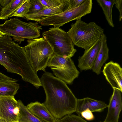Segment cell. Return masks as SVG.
<instances>
[{
	"label": "cell",
	"instance_id": "6da1fadb",
	"mask_svg": "<svg viewBox=\"0 0 122 122\" xmlns=\"http://www.w3.org/2000/svg\"><path fill=\"white\" fill-rule=\"evenodd\" d=\"M40 80L46 96L44 103L55 118L75 112L77 99L65 82L45 71Z\"/></svg>",
	"mask_w": 122,
	"mask_h": 122
},
{
	"label": "cell",
	"instance_id": "7a4b0ae2",
	"mask_svg": "<svg viewBox=\"0 0 122 122\" xmlns=\"http://www.w3.org/2000/svg\"><path fill=\"white\" fill-rule=\"evenodd\" d=\"M0 64L8 72L19 75L23 81L35 87L40 83V79L30 64L24 47L20 46L7 35L0 37Z\"/></svg>",
	"mask_w": 122,
	"mask_h": 122
},
{
	"label": "cell",
	"instance_id": "3957f363",
	"mask_svg": "<svg viewBox=\"0 0 122 122\" xmlns=\"http://www.w3.org/2000/svg\"><path fill=\"white\" fill-rule=\"evenodd\" d=\"M67 32L73 45L86 50L101 38L104 30L94 22L88 23L81 19L71 25Z\"/></svg>",
	"mask_w": 122,
	"mask_h": 122
},
{
	"label": "cell",
	"instance_id": "277c9868",
	"mask_svg": "<svg viewBox=\"0 0 122 122\" xmlns=\"http://www.w3.org/2000/svg\"><path fill=\"white\" fill-rule=\"evenodd\" d=\"M24 47L30 64L36 73L45 71L48 62L53 54V50L43 37L28 40Z\"/></svg>",
	"mask_w": 122,
	"mask_h": 122
},
{
	"label": "cell",
	"instance_id": "5b68a950",
	"mask_svg": "<svg viewBox=\"0 0 122 122\" xmlns=\"http://www.w3.org/2000/svg\"><path fill=\"white\" fill-rule=\"evenodd\" d=\"M42 26L37 22H23L16 17L6 20L0 24V30L14 39V41L20 44L25 39H32L37 38L40 36Z\"/></svg>",
	"mask_w": 122,
	"mask_h": 122
},
{
	"label": "cell",
	"instance_id": "8992f818",
	"mask_svg": "<svg viewBox=\"0 0 122 122\" xmlns=\"http://www.w3.org/2000/svg\"><path fill=\"white\" fill-rule=\"evenodd\" d=\"M42 35L52 48L53 55L71 58L76 52L67 32L59 28H50Z\"/></svg>",
	"mask_w": 122,
	"mask_h": 122
},
{
	"label": "cell",
	"instance_id": "52a82bcc",
	"mask_svg": "<svg viewBox=\"0 0 122 122\" xmlns=\"http://www.w3.org/2000/svg\"><path fill=\"white\" fill-rule=\"evenodd\" d=\"M51 68L56 77L66 84L72 83L79 74L73 61L70 58L61 60L55 67H51Z\"/></svg>",
	"mask_w": 122,
	"mask_h": 122
},
{
	"label": "cell",
	"instance_id": "ba28073f",
	"mask_svg": "<svg viewBox=\"0 0 122 122\" xmlns=\"http://www.w3.org/2000/svg\"><path fill=\"white\" fill-rule=\"evenodd\" d=\"M19 111L14 96H0V118L7 122H17Z\"/></svg>",
	"mask_w": 122,
	"mask_h": 122
},
{
	"label": "cell",
	"instance_id": "9c48e42d",
	"mask_svg": "<svg viewBox=\"0 0 122 122\" xmlns=\"http://www.w3.org/2000/svg\"><path fill=\"white\" fill-rule=\"evenodd\" d=\"M102 72L112 88L122 92V69L120 65L110 61L105 64Z\"/></svg>",
	"mask_w": 122,
	"mask_h": 122
},
{
	"label": "cell",
	"instance_id": "30bf717a",
	"mask_svg": "<svg viewBox=\"0 0 122 122\" xmlns=\"http://www.w3.org/2000/svg\"><path fill=\"white\" fill-rule=\"evenodd\" d=\"M122 93L117 89H113V94L108 105L107 115L103 122H118L122 108Z\"/></svg>",
	"mask_w": 122,
	"mask_h": 122
},
{
	"label": "cell",
	"instance_id": "8fae6325",
	"mask_svg": "<svg viewBox=\"0 0 122 122\" xmlns=\"http://www.w3.org/2000/svg\"><path fill=\"white\" fill-rule=\"evenodd\" d=\"M101 38L88 49L78 59V66L81 71L92 70L101 45Z\"/></svg>",
	"mask_w": 122,
	"mask_h": 122
},
{
	"label": "cell",
	"instance_id": "7c38bea8",
	"mask_svg": "<svg viewBox=\"0 0 122 122\" xmlns=\"http://www.w3.org/2000/svg\"><path fill=\"white\" fill-rule=\"evenodd\" d=\"M107 107L108 105L103 102L86 97L77 99L75 112L80 116L82 112L87 109L92 112H100Z\"/></svg>",
	"mask_w": 122,
	"mask_h": 122
},
{
	"label": "cell",
	"instance_id": "4fadbf2b",
	"mask_svg": "<svg viewBox=\"0 0 122 122\" xmlns=\"http://www.w3.org/2000/svg\"><path fill=\"white\" fill-rule=\"evenodd\" d=\"M33 115L44 122H56L55 118L43 103L36 101L31 102L26 106Z\"/></svg>",
	"mask_w": 122,
	"mask_h": 122
},
{
	"label": "cell",
	"instance_id": "5bb4252c",
	"mask_svg": "<svg viewBox=\"0 0 122 122\" xmlns=\"http://www.w3.org/2000/svg\"><path fill=\"white\" fill-rule=\"evenodd\" d=\"M109 48L107 43V38L105 34L101 37L100 49L92 69L97 75L100 74L101 68L109 58Z\"/></svg>",
	"mask_w": 122,
	"mask_h": 122
},
{
	"label": "cell",
	"instance_id": "9a60e30c",
	"mask_svg": "<svg viewBox=\"0 0 122 122\" xmlns=\"http://www.w3.org/2000/svg\"><path fill=\"white\" fill-rule=\"evenodd\" d=\"M69 1V0H66L64 3L57 7L46 8L35 13L26 15L25 18L27 20L34 21L62 13L67 10L68 7Z\"/></svg>",
	"mask_w": 122,
	"mask_h": 122
},
{
	"label": "cell",
	"instance_id": "2e32d148",
	"mask_svg": "<svg viewBox=\"0 0 122 122\" xmlns=\"http://www.w3.org/2000/svg\"><path fill=\"white\" fill-rule=\"evenodd\" d=\"M17 101L19 110L17 122H44L32 114L21 101Z\"/></svg>",
	"mask_w": 122,
	"mask_h": 122
},
{
	"label": "cell",
	"instance_id": "e0dca14e",
	"mask_svg": "<svg viewBox=\"0 0 122 122\" xmlns=\"http://www.w3.org/2000/svg\"><path fill=\"white\" fill-rule=\"evenodd\" d=\"M98 4L102 8L106 19L111 27L114 26L112 19V9L115 0H97Z\"/></svg>",
	"mask_w": 122,
	"mask_h": 122
},
{
	"label": "cell",
	"instance_id": "ac0fdd59",
	"mask_svg": "<svg viewBox=\"0 0 122 122\" xmlns=\"http://www.w3.org/2000/svg\"><path fill=\"white\" fill-rule=\"evenodd\" d=\"M24 0H12L7 5L2 8L0 19L5 20L11 17L21 5Z\"/></svg>",
	"mask_w": 122,
	"mask_h": 122
},
{
	"label": "cell",
	"instance_id": "d6986e66",
	"mask_svg": "<svg viewBox=\"0 0 122 122\" xmlns=\"http://www.w3.org/2000/svg\"><path fill=\"white\" fill-rule=\"evenodd\" d=\"M19 88L16 82H0V96H14Z\"/></svg>",
	"mask_w": 122,
	"mask_h": 122
},
{
	"label": "cell",
	"instance_id": "ffe728a7",
	"mask_svg": "<svg viewBox=\"0 0 122 122\" xmlns=\"http://www.w3.org/2000/svg\"><path fill=\"white\" fill-rule=\"evenodd\" d=\"M30 0H24L22 4L17 11L12 15L13 16L23 18L28 12L30 7Z\"/></svg>",
	"mask_w": 122,
	"mask_h": 122
},
{
	"label": "cell",
	"instance_id": "44dd1931",
	"mask_svg": "<svg viewBox=\"0 0 122 122\" xmlns=\"http://www.w3.org/2000/svg\"><path fill=\"white\" fill-rule=\"evenodd\" d=\"M30 7L28 12L26 15L35 13L47 8L41 2L40 0H30Z\"/></svg>",
	"mask_w": 122,
	"mask_h": 122
},
{
	"label": "cell",
	"instance_id": "7402d4cb",
	"mask_svg": "<svg viewBox=\"0 0 122 122\" xmlns=\"http://www.w3.org/2000/svg\"><path fill=\"white\" fill-rule=\"evenodd\" d=\"M56 122H87L80 116L69 114L63 117L56 119Z\"/></svg>",
	"mask_w": 122,
	"mask_h": 122
},
{
	"label": "cell",
	"instance_id": "603a6c76",
	"mask_svg": "<svg viewBox=\"0 0 122 122\" xmlns=\"http://www.w3.org/2000/svg\"><path fill=\"white\" fill-rule=\"evenodd\" d=\"M66 0H40L41 2L47 8L56 7L62 4Z\"/></svg>",
	"mask_w": 122,
	"mask_h": 122
},
{
	"label": "cell",
	"instance_id": "cb8c5ba5",
	"mask_svg": "<svg viewBox=\"0 0 122 122\" xmlns=\"http://www.w3.org/2000/svg\"><path fill=\"white\" fill-rule=\"evenodd\" d=\"M86 0H69L68 7L66 10L74 9L84 2Z\"/></svg>",
	"mask_w": 122,
	"mask_h": 122
},
{
	"label": "cell",
	"instance_id": "d4e9b609",
	"mask_svg": "<svg viewBox=\"0 0 122 122\" xmlns=\"http://www.w3.org/2000/svg\"><path fill=\"white\" fill-rule=\"evenodd\" d=\"M80 115L82 117L88 121L92 120L94 119V117L92 112L88 109L82 112Z\"/></svg>",
	"mask_w": 122,
	"mask_h": 122
},
{
	"label": "cell",
	"instance_id": "484cf974",
	"mask_svg": "<svg viewBox=\"0 0 122 122\" xmlns=\"http://www.w3.org/2000/svg\"><path fill=\"white\" fill-rule=\"evenodd\" d=\"M17 81V80L8 77L0 72V82H16Z\"/></svg>",
	"mask_w": 122,
	"mask_h": 122
},
{
	"label": "cell",
	"instance_id": "4316f807",
	"mask_svg": "<svg viewBox=\"0 0 122 122\" xmlns=\"http://www.w3.org/2000/svg\"><path fill=\"white\" fill-rule=\"evenodd\" d=\"M115 6L118 10L119 13V21H120L122 18V0H115Z\"/></svg>",
	"mask_w": 122,
	"mask_h": 122
},
{
	"label": "cell",
	"instance_id": "83f0119b",
	"mask_svg": "<svg viewBox=\"0 0 122 122\" xmlns=\"http://www.w3.org/2000/svg\"><path fill=\"white\" fill-rule=\"evenodd\" d=\"M12 0H0V4L2 8H4L10 3Z\"/></svg>",
	"mask_w": 122,
	"mask_h": 122
},
{
	"label": "cell",
	"instance_id": "f1b7e54d",
	"mask_svg": "<svg viewBox=\"0 0 122 122\" xmlns=\"http://www.w3.org/2000/svg\"><path fill=\"white\" fill-rule=\"evenodd\" d=\"M5 35V34L0 30V37Z\"/></svg>",
	"mask_w": 122,
	"mask_h": 122
},
{
	"label": "cell",
	"instance_id": "f546056e",
	"mask_svg": "<svg viewBox=\"0 0 122 122\" xmlns=\"http://www.w3.org/2000/svg\"><path fill=\"white\" fill-rule=\"evenodd\" d=\"M0 122H7L5 119L2 118H0Z\"/></svg>",
	"mask_w": 122,
	"mask_h": 122
},
{
	"label": "cell",
	"instance_id": "4dcf8cb0",
	"mask_svg": "<svg viewBox=\"0 0 122 122\" xmlns=\"http://www.w3.org/2000/svg\"><path fill=\"white\" fill-rule=\"evenodd\" d=\"M2 7L0 5V14H1V9H2Z\"/></svg>",
	"mask_w": 122,
	"mask_h": 122
},
{
	"label": "cell",
	"instance_id": "1f68e13d",
	"mask_svg": "<svg viewBox=\"0 0 122 122\" xmlns=\"http://www.w3.org/2000/svg\"></svg>",
	"mask_w": 122,
	"mask_h": 122
},
{
	"label": "cell",
	"instance_id": "d6a6232c",
	"mask_svg": "<svg viewBox=\"0 0 122 122\" xmlns=\"http://www.w3.org/2000/svg\"></svg>",
	"mask_w": 122,
	"mask_h": 122
},
{
	"label": "cell",
	"instance_id": "836d02e7",
	"mask_svg": "<svg viewBox=\"0 0 122 122\" xmlns=\"http://www.w3.org/2000/svg\"></svg>",
	"mask_w": 122,
	"mask_h": 122
}]
</instances>
